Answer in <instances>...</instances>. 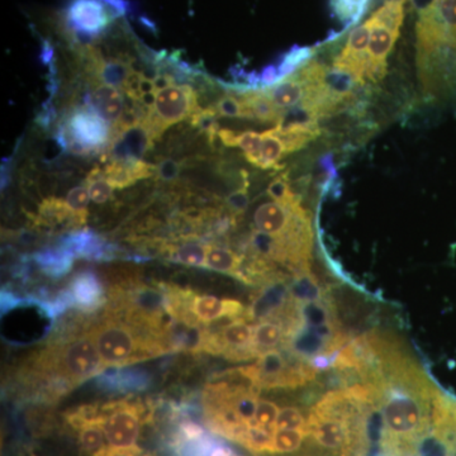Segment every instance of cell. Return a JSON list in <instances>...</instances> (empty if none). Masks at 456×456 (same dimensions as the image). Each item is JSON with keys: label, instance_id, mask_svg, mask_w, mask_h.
Listing matches in <instances>:
<instances>
[{"label": "cell", "instance_id": "obj_1", "mask_svg": "<svg viewBox=\"0 0 456 456\" xmlns=\"http://www.w3.org/2000/svg\"><path fill=\"white\" fill-rule=\"evenodd\" d=\"M150 110L151 112L147 114L142 127L151 139H155L169 126L183 121L200 110L194 90L189 86L174 84L158 92L155 107Z\"/></svg>", "mask_w": 456, "mask_h": 456}, {"label": "cell", "instance_id": "obj_2", "mask_svg": "<svg viewBox=\"0 0 456 456\" xmlns=\"http://www.w3.org/2000/svg\"><path fill=\"white\" fill-rule=\"evenodd\" d=\"M107 443L116 448H134L146 422L143 408L130 402H114L99 413Z\"/></svg>", "mask_w": 456, "mask_h": 456}, {"label": "cell", "instance_id": "obj_3", "mask_svg": "<svg viewBox=\"0 0 456 456\" xmlns=\"http://www.w3.org/2000/svg\"><path fill=\"white\" fill-rule=\"evenodd\" d=\"M421 456H456V398L443 389L435 399L434 424Z\"/></svg>", "mask_w": 456, "mask_h": 456}, {"label": "cell", "instance_id": "obj_4", "mask_svg": "<svg viewBox=\"0 0 456 456\" xmlns=\"http://www.w3.org/2000/svg\"><path fill=\"white\" fill-rule=\"evenodd\" d=\"M104 365H121L137 360L140 345L134 332L126 326L107 323L92 335Z\"/></svg>", "mask_w": 456, "mask_h": 456}, {"label": "cell", "instance_id": "obj_5", "mask_svg": "<svg viewBox=\"0 0 456 456\" xmlns=\"http://www.w3.org/2000/svg\"><path fill=\"white\" fill-rule=\"evenodd\" d=\"M116 14L102 0H73L66 9V20L83 37H95L107 28Z\"/></svg>", "mask_w": 456, "mask_h": 456}, {"label": "cell", "instance_id": "obj_6", "mask_svg": "<svg viewBox=\"0 0 456 456\" xmlns=\"http://www.w3.org/2000/svg\"><path fill=\"white\" fill-rule=\"evenodd\" d=\"M69 134L77 151H93L106 145L110 127L106 119L95 110H80L69 121Z\"/></svg>", "mask_w": 456, "mask_h": 456}, {"label": "cell", "instance_id": "obj_7", "mask_svg": "<svg viewBox=\"0 0 456 456\" xmlns=\"http://www.w3.org/2000/svg\"><path fill=\"white\" fill-rule=\"evenodd\" d=\"M61 362L66 373L75 379H86L97 374L104 365L92 336L69 344L62 353Z\"/></svg>", "mask_w": 456, "mask_h": 456}, {"label": "cell", "instance_id": "obj_8", "mask_svg": "<svg viewBox=\"0 0 456 456\" xmlns=\"http://www.w3.org/2000/svg\"><path fill=\"white\" fill-rule=\"evenodd\" d=\"M191 312L198 321L213 322L221 318H240L245 312L241 302L235 299H221L213 296H196L191 302Z\"/></svg>", "mask_w": 456, "mask_h": 456}, {"label": "cell", "instance_id": "obj_9", "mask_svg": "<svg viewBox=\"0 0 456 456\" xmlns=\"http://www.w3.org/2000/svg\"><path fill=\"white\" fill-rule=\"evenodd\" d=\"M268 95L270 101L275 104L281 110H288L298 106L305 101L307 94V86L302 82L301 77H297L285 79L283 82L270 86L268 90H264Z\"/></svg>", "mask_w": 456, "mask_h": 456}, {"label": "cell", "instance_id": "obj_10", "mask_svg": "<svg viewBox=\"0 0 456 456\" xmlns=\"http://www.w3.org/2000/svg\"><path fill=\"white\" fill-rule=\"evenodd\" d=\"M245 107L246 118H256L264 122H281L283 112L261 92H248L239 95Z\"/></svg>", "mask_w": 456, "mask_h": 456}, {"label": "cell", "instance_id": "obj_11", "mask_svg": "<svg viewBox=\"0 0 456 456\" xmlns=\"http://www.w3.org/2000/svg\"><path fill=\"white\" fill-rule=\"evenodd\" d=\"M93 103L98 113L110 122V125L118 122L123 113V98L119 90L116 86H108V84H99L93 92Z\"/></svg>", "mask_w": 456, "mask_h": 456}, {"label": "cell", "instance_id": "obj_12", "mask_svg": "<svg viewBox=\"0 0 456 456\" xmlns=\"http://www.w3.org/2000/svg\"><path fill=\"white\" fill-rule=\"evenodd\" d=\"M285 338L284 327L277 318L270 317L254 327V349L259 356L285 342Z\"/></svg>", "mask_w": 456, "mask_h": 456}, {"label": "cell", "instance_id": "obj_13", "mask_svg": "<svg viewBox=\"0 0 456 456\" xmlns=\"http://www.w3.org/2000/svg\"><path fill=\"white\" fill-rule=\"evenodd\" d=\"M241 263L240 255L233 253L230 248L208 246L206 268L224 273V274L236 275L237 278L242 279Z\"/></svg>", "mask_w": 456, "mask_h": 456}, {"label": "cell", "instance_id": "obj_14", "mask_svg": "<svg viewBox=\"0 0 456 456\" xmlns=\"http://www.w3.org/2000/svg\"><path fill=\"white\" fill-rule=\"evenodd\" d=\"M261 134H263V142H261L259 167L270 169L288 155L287 149L281 137L277 136L273 130L265 131Z\"/></svg>", "mask_w": 456, "mask_h": 456}, {"label": "cell", "instance_id": "obj_15", "mask_svg": "<svg viewBox=\"0 0 456 456\" xmlns=\"http://www.w3.org/2000/svg\"><path fill=\"white\" fill-rule=\"evenodd\" d=\"M371 0H331V8L342 22L353 25L362 18Z\"/></svg>", "mask_w": 456, "mask_h": 456}, {"label": "cell", "instance_id": "obj_16", "mask_svg": "<svg viewBox=\"0 0 456 456\" xmlns=\"http://www.w3.org/2000/svg\"><path fill=\"white\" fill-rule=\"evenodd\" d=\"M207 250H208V246L189 242V244L178 246L174 250L173 256L183 265L200 268V266H206Z\"/></svg>", "mask_w": 456, "mask_h": 456}, {"label": "cell", "instance_id": "obj_17", "mask_svg": "<svg viewBox=\"0 0 456 456\" xmlns=\"http://www.w3.org/2000/svg\"><path fill=\"white\" fill-rule=\"evenodd\" d=\"M98 75L108 86H122L132 73L131 66L119 61H102L98 66Z\"/></svg>", "mask_w": 456, "mask_h": 456}, {"label": "cell", "instance_id": "obj_18", "mask_svg": "<svg viewBox=\"0 0 456 456\" xmlns=\"http://www.w3.org/2000/svg\"><path fill=\"white\" fill-rule=\"evenodd\" d=\"M86 188H88L93 202L97 204L106 203L112 196L114 189L112 183L106 176L102 175L99 169L93 170V173L90 174L88 182H86Z\"/></svg>", "mask_w": 456, "mask_h": 456}, {"label": "cell", "instance_id": "obj_19", "mask_svg": "<svg viewBox=\"0 0 456 456\" xmlns=\"http://www.w3.org/2000/svg\"><path fill=\"white\" fill-rule=\"evenodd\" d=\"M74 293L77 302L86 305H93L98 302L99 297H101V288L93 275L86 274L77 279Z\"/></svg>", "mask_w": 456, "mask_h": 456}, {"label": "cell", "instance_id": "obj_20", "mask_svg": "<svg viewBox=\"0 0 456 456\" xmlns=\"http://www.w3.org/2000/svg\"><path fill=\"white\" fill-rule=\"evenodd\" d=\"M263 134L256 132H244L237 136V146L244 151L246 159L259 167Z\"/></svg>", "mask_w": 456, "mask_h": 456}, {"label": "cell", "instance_id": "obj_21", "mask_svg": "<svg viewBox=\"0 0 456 456\" xmlns=\"http://www.w3.org/2000/svg\"><path fill=\"white\" fill-rule=\"evenodd\" d=\"M268 194L273 198V200L284 204V206H290V204L298 202V198L290 191L289 182L283 176H279V178L270 183Z\"/></svg>", "mask_w": 456, "mask_h": 456}, {"label": "cell", "instance_id": "obj_22", "mask_svg": "<svg viewBox=\"0 0 456 456\" xmlns=\"http://www.w3.org/2000/svg\"><path fill=\"white\" fill-rule=\"evenodd\" d=\"M216 112L218 116L232 117V118H246L245 107L239 95H224L216 103Z\"/></svg>", "mask_w": 456, "mask_h": 456}, {"label": "cell", "instance_id": "obj_23", "mask_svg": "<svg viewBox=\"0 0 456 456\" xmlns=\"http://www.w3.org/2000/svg\"><path fill=\"white\" fill-rule=\"evenodd\" d=\"M90 200L92 198H90L88 188L75 187L69 191L68 197H66V204H68L71 212H75L77 216H82L84 218Z\"/></svg>", "mask_w": 456, "mask_h": 456}, {"label": "cell", "instance_id": "obj_24", "mask_svg": "<svg viewBox=\"0 0 456 456\" xmlns=\"http://www.w3.org/2000/svg\"><path fill=\"white\" fill-rule=\"evenodd\" d=\"M228 206L233 212H244L248 204V191H237L231 194L227 200Z\"/></svg>", "mask_w": 456, "mask_h": 456}, {"label": "cell", "instance_id": "obj_25", "mask_svg": "<svg viewBox=\"0 0 456 456\" xmlns=\"http://www.w3.org/2000/svg\"><path fill=\"white\" fill-rule=\"evenodd\" d=\"M94 456H140V450L134 448H116V446H108Z\"/></svg>", "mask_w": 456, "mask_h": 456}, {"label": "cell", "instance_id": "obj_26", "mask_svg": "<svg viewBox=\"0 0 456 456\" xmlns=\"http://www.w3.org/2000/svg\"><path fill=\"white\" fill-rule=\"evenodd\" d=\"M158 173L160 174L161 178L164 180H170L175 178L179 173V167L175 161L165 160L160 167H158Z\"/></svg>", "mask_w": 456, "mask_h": 456}, {"label": "cell", "instance_id": "obj_27", "mask_svg": "<svg viewBox=\"0 0 456 456\" xmlns=\"http://www.w3.org/2000/svg\"><path fill=\"white\" fill-rule=\"evenodd\" d=\"M156 92H160L167 86H174V79L171 75L159 74L154 80Z\"/></svg>", "mask_w": 456, "mask_h": 456}, {"label": "cell", "instance_id": "obj_28", "mask_svg": "<svg viewBox=\"0 0 456 456\" xmlns=\"http://www.w3.org/2000/svg\"><path fill=\"white\" fill-rule=\"evenodd\" d=\"M156 95H158V92L145 93V94H141L139 102L142 103L143 107L150 108V110H152V108L155 107Z\"/></svg>", "mask_w": 456, "mask_h": 456}, {"label": "cell", "instance_id": "obj_29", "mask_svg": "<svg viewBox=\"0 0 456 456\" xmlns=\"http://www.w3.org/2000/svg\"><path fill=\"white\" fill-rule=\"evenodd\" d=\"M156 92L154 80L146 79L141 75L140 80V93L141 94H145V93H154Z\"/></svg>", "mask_w": 456, "mask_h": 456}]
</instances>
